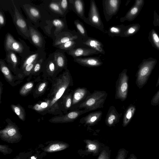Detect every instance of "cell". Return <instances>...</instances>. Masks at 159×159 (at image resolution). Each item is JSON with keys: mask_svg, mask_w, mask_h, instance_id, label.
I'll use <instances>...</instances> for the list:
<instances>
[{"mask_svg": "<svg viewBox=\"0 0 159 159\" xmlns=\"http://www.w3.org/2000/svg\"><path fill=\"white\" fill-rule=\"evenodd\" d=\"M130 1V0H128L127 2H126V3L125 4V6L129 4V2Z\"/></svg>", "mask_w": 159, "mask_h": 159, "instance_id": "obj_51", "label": "cell"}, {"mask_svg": "<svg viewBox=\"0 0 159 159\" xmlns=\"http://www.w3.org/2000/svg\"><path fill=\"white\" fill-rule=\"evenodd\" d=\"M18 39L20 41L15 39L11 34L7 33L4 40V48L6 52L9 51H13L18 54L22 58L30 51V47L20 39Z\"/></svg>", "mask_w": 159, "mask_h": 159, "instance_id": "obj_3", "label": "cell"}, {"mask_svg": "<svg viewBox=\"0 0 159 159\" xmlns=\"http://www.w3.org/2000/svg\"><path fill=\"white\" fill-rule=\"evenodd\" d=\"M58 2L62 10L66 15L70 7L69 0H58Z\"/></svg>", "mask_w": 159, "mask_h": 159, "instance_id": "obj_35", "label": "cell"}, {"mask_svg": "<svg viewBox=\"0 0 159 159\" xmlns=\"http://www.w3.org/2000/svg\"><path fill=\"white\" fill-rule=\"evenodd\" d=\"M11 1L12 9V18L16 29L21 35L30 42L29 27L27 20L20 12L19 9V5H17L13 0H11Z\"/></svg>", "mask_w": 159, "mask_h": 159, "instance_id": "obj_4", "label": "cell"}, {"mask_svg": "<svg viewBox=\"0 0 159 159\" xmlns=\"http://www.w3.org/2000/svg\"><path fill=\"white\" fill-rule=\"evenodd\" d=\"M45 86L46 84L45 83H43L41 84L39 87L38 89V91L39 92L42 91L44 89Z\"/></svg>", "mask_w": 159, "mask_h": 159, "instance_id": "obj_47", "label": "cell"}, {"mask_svg": "<svg viewBox=\"0 0 159 159\" xmlns=\"http://www.w3.org/2000/svg\"><path fill=\"white\" fill-rule=\"evenodd\" d=\"M51 17L44 21L47 24L44 27L47 32L53 26L55 29L53 32V37L61 32L67 30V28L65 17L59 18H55L51 19Z\"/></svg>", "mask_w": 159, "mask_h": 159, "instance_id": "obj_11", "label": "cell"}, {"mask_svg": "<svg viewBox=\"0 0 159 159\" xmlns=\"http://www.w3.org/2000/svg\"><path fill=\"white\" fill-rule=\"evenodd\" d=\"M91 93L85 87H79L75 89L73 92L71 111L78 109Z\"/></svg>", "mask_w": 159, "mask_h": 159, "instance_id": "obj_12", "label": "cell"}, {"mask_svg": "<svg viewBox=\"0 0 159 159\" xmlns=\"http://www.w3.org/2000/svg\"><path fill=\"white\" fill-rule=\"evenodd\" d=\"M75 25L79 33L83 36H88L87 32L83 24L79 20H75L74 21Z\"/></svg>", "mask_w": 159, "mask_h": 159, "instance_id": "obj_34", "label": "cell"}, {"mask_svg": "<svg viewBox=\"0 0 159 159\" xmlns=\"http://www.w3.org/2000/svg\"><path fill=\"white\" fill-rule=\"evenodd\" d=\"M13 109L15 113L22 120H23V115L22 109L19 107L16 106H14Z\"/></svg>", "mask_w": 159, "mask_h": 159, "instance_id": "obj_41", "label": "cell"}, {"mask_svg": "<svg viewBox=\"0 0 159 159\" xmlns=\"http://www.w3.org/2000/svg\"><path fill=\"white\" fill-rule=\"evenodd\" d=\"M107 95V93L105 91L94 90L87 98L78 109H84L90 111L103 108Z\"/></svg>", "mask_w": 159, "mask_h": 159, "instance_id": "obj_2", "label": "cell"}, {"mask_svg": "<svg viewBox=\"0 0 159 159\" xmlns=\"http://www.w3.org/2000/svg\"><path fill=\"white\" fill-rule=\"evenodd\" d=\"M159 85V75L157 80V82L156 86V87H157Z\"/></svg>", "mask_w": 159, "mask_h": 159, "instance_id": "obj_50", "label": "cell"}, {"mask_svg": "<svg viewBox=\"0 0 159 159\" xmlns=\"http://www.w3.org/2000/svg\"><path fill=\"white\" fill-rule=\"evenodd\" d=\"M37 61L27 65L24 68L26 72L30 71L33 69L34 65Z\"/></svg>", "mask_w": 159, "mask_h": 159, "instance_id": "obj_44", "label": "cell"}, {"mask_svg": "<svg viewBox=\"0 0 159 159\" xmlns=\"http://www.w3.org/2000/svg\"><path fill=\"white\" fill-rule=\"evenodd\" d=\"M69 146V144L66 143L55 141L49 144L43 150L45 152H52L63 150L68 148Z\"/></svg>", "mask_w": 159, "mask_h": 159, "instance_id": "obj_23", "label": "cell"}, {"mask_svg": "<svg viewBox=\"0 0 159 159\" xmlns=\"http://www.w3.org/2000/svg\"><path fill=\"white\" fill-rule=\"evenodd\" d=\"M65 52L68 55L72 56L73 58L80 57L82 56H89L99 53L98 52L93 49L82 48H74Z\"/></svg>", "mask_w": 159, "mask_h": 159, "instance_id": "obj_20", "label": "cell"}, {"mask_svg": "<svg viewBox=\"0 0 159 159\" xmlns=\"http://www.w3.org/2000/svg\"><path fill=\"white\" fill-rule=\"evenodd\" d=\"M102 115V112L101 111L91 112L81 118L79 123L83 124L85 127L94 126L101 120Z\"/></svg>", "mask_w": 159, "mask_h": 159, "instance_id": "obj_14", "label": "cell"}, {"mask_svg": "<svg viewBox=\"0 0 159 159\" xmlns=\"http://www.w3.org/2000/svg\"><path fill=\"white\" fill-rule=\"evenodd\" d=\"M66 30L63 31L54 37L53 46L56 47L61 44L70 41L75 40L78 39V37L76 35Z\"/></svg>", "mask_w": 159, "mask_h": 159, "instance_id": "obj_18", "label": "cell"}, {"mask_svg": "<svg viewBox=\"0 0 159 159\" xmlns=\"http://www.w3.org/2000/svg\"><path fill=\"white\" fill-rule=\"evenodd\" d=\"M148 39L152 46L159 51V36L154 29H152L150 31Z\"/></svg>", "mask_w": 159, "mask_h": 159, "instance_id": "obj_31", "label": "cell"}, {"mask_svg": "<svg viewBox=\"0 0 159 159\" xmlns=\"http://www.w3.org/2000/svg\"><path fill=\"white\" fill-rule=\"evenodd\" d=\"M127 159H138L136 156L134 154H130L129 157Z\"/></svg>", "mask_w": 159, "mask_h": 159, "instance_id": "obj_49", "label": "cell"}, {"mask_svg": "<svg viewBox=\"0 0 159 159\" xmlns=\"http://www.w3.org/2000/svg\"><path fill=\"white\" fill-rule=\"evenodd\" d=\"M26 154H20L19 155L16 156L14 159H25L27 157Z\"/></svg>", "mask_w": 159, "mask_h": 159, "instance_id": "obj_46", "label": "cell"}, {"mask_svg": "<svg viewBox=\"0 0 159 159\" xmlns=\"http://www.w3.org/2000/svg\"><path fill=\"white\" fill-rule=\"evenodd\" d=\"M157 62L156 59L150 57L143 59L138 66L135 75V83L139 89L142 88L147 83Z\"/></svg>", "mask_w": 159, "mask_h": 159, "instance_id": "obj_1", "label": "cell"}, {"mask_svg": "<svg viewBox=\"0 0 159 159\" xmlns=\"http://www.w3.org/2000/svg\"><path fill=\"white\" fill-rule=\"evenodd\" d=\"M5 59L7 62L11 64L13 68H15L18 64L19 58L17 53L12 51L7 52Z\"/></svg>", "mask_w": 159, "mask_h": 159, "instance_id": "obj_30", "label": "cell"}, {"mask_svg": "<svg viewBox=\"0 0 159 159\" xmlns=\"http://www.w3.org/2000/svg\"><path fill=\"white\" fill-rule=\"evenodd\" d=\"M73 91L66 95L65 100V106L66 109H70L72 104Z\"/></svg>", "mask_w": 159, "mask_h": 159, "instance_id": "obj_36", "label": "cell"}, {"mask_svg": "<svg viewBox=\"0 0 159 159\" xmlns=\"http://www.w3.org/2000/svg\"><path fill=\"white\" fill-rule=\"evenodd\" d=\"M30 159V158H29V159ZM30 159H31V157H30Z\"/></svg>", "mask_w": 159, "mask_h": 159, "instance_id": "obj_52", "label": "cell"}, {"mask_svg": "<svg viewBox=\"0 0 159 159\" xmlns=\"http://www.w3.org/2000/svg\"><path fill=\"white\" fill-rule=\"evenodd\" d=\"M0 135L2 140L11 143L19 142L22 137L17 129L13 126H8L1 130Z\"/></svg>", "mask_w": 159, "mask_h": 159, "instance_id": "obj_10", "label": "cell"}, {"mask_svg": "<svg viewBox=\"0 0 159 159\" xmlns=\"http://www.w3.org/2000/svg\"><path fill=\"white\" fill-rule=\"evenodd\" d=\"M65 51L59 49H57L53 52L54 60L59 68H65L67 64V60L65 54Z\"/></svg>", "mask_w": 159, "mask_h": 159, "instance_id": "obj_22", "label": "cell"}, {"mask_svg": "<svg viewBox=\"0 0 159 159\" xmlns=\"http://www.w3.org/2000/svg\"><path fill=\"white\" fill-rule=\"evenodd\" d=\"M74 61L82 66L88 67H97L103 64L101 60L97 57L75 58Z\"/></svg>", "mask_w": 159, "mask_h": 159, "instance_id": "obj_17", "label": "cell"}, {"mask_svg": "<svg viewBox=\"0 0 159 159\" xmlns=\"http://www.w3.org/2000/svg\"><path fill=\"white\" fill-rule=\"evenodd\" d=\"M83 43L99 53L105 55V52L103 48V45L99 40L95 39L89 38L83 42Z\"/></svg>", "mask_w": 159, "mask_h": 159, "instance_id": "obj_25", "label": "cell"}, {"mask_svg": "<svg viewBox=\"0 0 159 159\" xmlns=\"http://www.w3.org/2000/svg\"><path fill=\"white\" fill-rule=\"evenodd\" d=\"M48 4V6L44 4L43 5L47 6L48 8H44L48 12L51 13L53 12L55 15H57L62 17H65V14L62 10L58 0H51L49 2L48 1L45 2Z\"/></svg>", "mask_w": 159, "mask_h": 159, "instance_id": "obj_21", "label": "cell"}, {"mask_svg": "<svg viewBox=\"0 0 159 159\" xmlns=\"http://www.w3.org/2000/svg\"><path fill=\"white\" fill-rule=\"evenodd\" d=\"M151 103L153 106H156L159 104V90L153 97Z\"/></svg>", "mask_w": 159, "mask_h": 159, "instance_id": "obj_39", "label": "cell"}, {"mask_svg": "<svg viewBox=\"0 0 159 159\" xmlns=\"http://www.w3.org/2000/svg\"><path fill=\"white\" fill-rule=\"evenodd\" d=\"M128 153V152L125 149L120 148L117 152L115 159H125Z\"/></svg>", "mask_w": 159, "mask_h": 159, "instance_id": "obj_37", "label": "cell"}, {"mask_svg": "<svg viewBox=\"0 0 159 159\" xmlns=\"http://www.w3.org/2000/svg\"><path fill=\"white\" fill-rule=\"evenodd\" d=\"M12 151V149L9 148L8 146L6 145H0V152L4 154H9Z\"/></svg>", "mask_w": 159, "mask_h": 159, "instance_id": "obj_38", "label": "cell"}, {"mask_svg": "<svg viewBox=\"0 0 159 159\" xmlns=\"http://www.w3.org/2000/svg\"><path fill=\"white\" fill-rule=\"evenodd\" d=\"M26 20L29 27L30 42L38 49L44 50L45 40L43 36L35 29L28 19Z\"/></svg>", "mask_w": 159, "mask_h": 159, "instance_id": "obj_13", "label": "cell"}, {"mask_svg": "<svg viewBox=\"0 0 159 159\" xmlns=\"http://www.w3.org/2000/svg\"><path fill=\"white\" fill-rule=\"evenodd\" d=\"M71 9L84 21L87 23V18L85 16L84 4L82 0H69Z\"/></svg>", "mask_w": 159, "mask_h": 159, "instance_id": "obj_19", "label": "cell"}, {"mask_svg": "<svg viewBox=\"0 0 159 159\" xmlns=\"http://www.w3.org/2000/svg\"><path fill=\"white\" fill-rule=\"evenodd\" d=\"M6 23V19L2 10L0 9V28L4 26Z\"/></svg>", "mask_w": 159, "mask_h": 159, "instance_id": "obj_42", "label": "cell"}, {"mask_svg": "<svg viewBox=\"0 0 159 159\" xmlns=\"http://www.w3.org/2000/svg\"><path fill=\"white\" fill-rule=\"evenodd\" d=\"M33 86V84L29 83L26 84L21 90L20 93L24 94L27 93Z\"/></svg>", "mask_w": 159, "mask_h": 159, "instance_id": "obj_40", "label": "cell"}, {"mask_svg": "<svg viewBox=\"0 0 159 159\" xmlns=\"http://www.w3.org/2000/svg\"><path fill=\"white\" fill-rule=\"evenodd\" d=\"M76 42L75 40H71L61 44L56 48L57 49L64 51H70L74 49L75 46Z\"/></svg>", "mask_w": 159, "mask_h": 159, "instance_id": "obj_32", "label": "cell"}, {"mask_svg": "<svg viewBox=\"0 0 159 159\" xmlns=\"http://www.w3.org/2000/svg\"><path fill=\"white\" fill-rule=\"evenodd\" d=\"M45 56H46V53L44 50L38 49L36 51H30L21 58L22 68H24L27 65L38 61Z\"/></svg>", "mask_w": 159, "mask_h": 159, "instance_id": "obj_15", "label": "cell"}, {"mask_svg": "<svg viewBox=\"0 0 159 159\" xmlns=\"http://www.w3.org/2000/svg\"><path fill=\"white\" fill-rule=\"evenodd\" d=\"M127 70L125 69L119 74L116 84L115 98L121 101L127 98L129 88V77Z\"/></svg>", "mask_w": 159, "mask_h": 159, "instance_id": "obj_5", "label": "cell"}, {"mask_svg": "<svg viewBox=\"0 0 159 159\" xmlns=\"http://www.w3.org/2000/svg\"><path fill=\"white\" fill-rule=\"evenodd\" d=\"M153 24L154 26H158L159 27V16L157 14L155 10L154 11Z\"/></svg>", "mask_w": 159, "mask_h": 159, "instance_id": "obj_43", "label": "cell"}, {"mask_svg": "<svg viewBox=\"0 0 159 159\" xmlns=\"http://www.w3.org/2000/svg\"><path fill=\"white\" fill-rule=\"evenodd\" d=\"M125 25L123 24L117 25L110 27L107 33L111 37L120 36L124 31Z\"/></svg>", "mask_w": 159, "mask_h": 159, "instance_id": "obj_29", "label": "cell"}, {"mask_svg": "<svg viewBox=\"0 0 159 159\" xmlns=\"http://www.w3.org/2000/svg\"><path fill=\"white\" fill-rule=\"evenodd\" d=\"M88 110H79L78 109L71 111L70 112L64 116L61 120L64 122H73L81 115L89 112Z\"/></svg>", "mask_w": 159, "mask_h": 159, "instance_id": "obj_24", "label": "cell"}, {"mask_svg": "<svg viewBox=\"0 0 159 159\" xmlns=\"http://www.w3.org/2000/svg\"><path fill=\"white\" fill-rule=\"evenodd\" d=\"M87 18V24L103 32L107 33V32L105 30L98 8L94 0L90 1L88 17Z\"/></svg>", "mask_w": 159, "mask_h": 159, "instance_id": "obj_7", "label": "cell"}, {"mask_svg": "<svg viewBox=\"0 0 159 159\" xmlns=\"http://www.w3.org/2000/svg\"><path fill=\"white\" fill-rule=\"evenodd\" d=\"M83 141L86 144L85 150H80L78 151L79 154L82 156L91 154L94 156H98L105 145L97 140L85 139Z\"/></svg>", "mask_w": 159, "mask_h": 159, "instance_id": "obj_8", "label": "cell"}, {"mask_svg": "<svg viewBox=\"0 0 159 159\" xmlns=\"http://www.w3.org/2000/svg\"><path fill=\"white\" fill-rule=\"evenodd\" d=\"M142 9L133 5L124 16L120 18V21L123 22L126 20L129 21L133 20L139 14Z\"/></svg>", "mask_w": 159, "mask_h": 159, "instance_id": "obj_26", "label": "cell"}, {"mask_svg": "<svg viewBox=\"0 0 159 159\" xmlns=\"http://www.w3.org/2000/svg\"><path fill=\"white\" fill-rule=\"evenodd\" d=\"M111 150L110 148L105 145L97 159H111Z\"/></svg>", "mask_w": 159, "mask_h": 159, "instance_id": "obj_33", "label": "cell"}, {"mask_svg": "<svg viewBox=\"0 0 159 159\" xmlns=\"http://www.w3.org/2000/svg\"><path fill=\"white\" fill-rule=\"evenodd\" d=\"M144 3V1L143 0H136L135 1L134 5L142 8Z\"/></svg>", "mask_w": 159, "mask_h": 159, "instance_id": "obj_45", "label": "cell"}, {"mask_svg": "<svg viewBox=\"0 0 159 159\" xmlns=\"http://www.w3.org/2000/svg\"><path fill=\"white\" fill-rule=\"evenodd\" d=\"M122 114L119 113L113 106H111L108 110L105 119L106 125L109 127H113L119 123Z\"/></svg>", "mask_w": 159, "mask_h": 159, "instance_id": "obj_16", "label": "cell"}, {"mask_svg": "<svg viewBox=\"0 0 159 159\" xmlns=\"http://www.w3.org/2000/svg\"><path fill=\"white\" fill-rule=\"evenodd\" d=\"M40 105V106L43 108H46L48 106L47 103L46 102H42Z\"/></svg>", "mask_w": 159, "mask_h": 159, "instance_id": "obj_48", "label": "cell"}, {"mask_svg": "<svg viewBox=\"0 0 159 159\" xmlns=\"http://www.w3.org/2000/svg\"><path fill=\"white\" fill-rule=\"evenodd\" d=\"M136 110L135 106L130 104L127 107L124 114L123 119L122 126L123 127L126 126L130 122Z\"/></svg>", "mask_w": 159, "mask_h": 159, "instance_id": "obj_28", "label": "cell"}, {"mask_svg": "<svg viewBox=\"0 0 159 159\" xmlns=\"http://www.w3.org/2000/svg\"><path fill=\"white\" fill-rule=\"evenodd\" d=\"M140 28V25L138 23L125 25L124 31L120 37H128L133 36L138 32Z\"/></svg>", "mask_w": 159, "mask_h": 159, "instance_id": "obj_27", "label": "cell"}, {"mask_svg": "<svg viewBox=\"0 0 159 159\" xmlns=\"http://www.w3.org/2000/svg\"><path fill=\"white\" fill-rule=\"evenodd\" d=\"M121 3V0H103L102 1L103 11L107 21L117 13Z\"/></svg>", "mask_w": 159, "mask_h": 159, "instance_id": "obj_9", "label": "cell"}, {"mask_svg": "<svg viewBox=\"0 0 159 159\" xmlns=\"http://www.w3.org/2000/svg\"><path fill=\"white\" fill-rule=\"evenodd\" d=\"M20 7L22 8L27 16L28 18L31 23L35 24V23H37L38 20L44 21L48 20L42 16V12L41 11L43 10L44 8L42 6L36 7L35 6L31 5L27 2H18ZM45 10V11H46Z\"/></svg>", "mask_w": 159, "mask_h": 159, "instance_id": "obj_6", "label": "cell"}]
</instances>
